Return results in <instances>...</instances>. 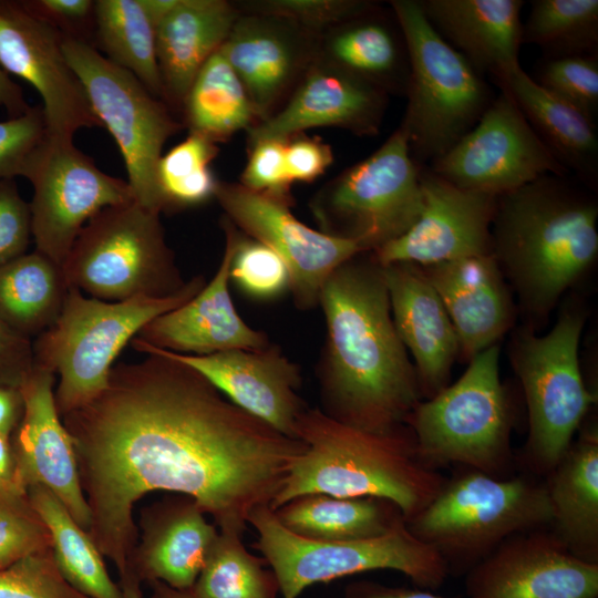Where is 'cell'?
I'll use <instances>...</instances> for the list:
<instances>
[{
    "mask_svg": "<svg viewBox=\"0 0 598 598\" xmlns=\"http://www.w3.org/2000/svg\"><path fill=\"white\" fill-rule=\"evenodd\" d=\"M147 354L113 365L107 388L62 422L91 514L86 532L120 578L137 544L134 505L154 491L187 495L218 530L244 536L271 505L306 445L233 403L193 368Z\"/></svg>",
    "mask_w": 598,
    "mask_h": 598,
    "instance_id": "obj_1",
    "label": "cell"
},
{
    "mask_svg": "<svg viewBox=\"0 0 598 598\" xmlns=\"http://www.w3.org/2000/svg\"><path fill=\"white\" fill-rule=\"evenodd\" d=\"M319 305L327 328L318 369L320 410L369 432L406 425L423 399L373 254L361 252L339 266L324 282Z\"/></svg>",
    "mask_w": 598,
    "mask_h": 598,
    "instance_id": "obj_2",
    "label": "cell"
},
{
    "mask_svg": "<svg viewBox=\"0 0 598 598\" xmlns=\"http://www.w3.org/2000/svg\"><path fill=\"white\" fill-rule=\"evenodd\" d=\"M598 206L565 176L544 175L497 197L492 255L518 296L522 311L539 324L598 256Z\"/></svg>",
    "mask_w": 598,
    "mask_h": 598,
    "instance_id": "obj_3",
    "label": "cell"
},
{
    "mask_svg": "<svg viewBox=\"0 0 598 598\" xmlns=\"http://www.w3.org/2000/svg\"><path fill=\"white\" fill-rule=\"evenodd\" d=\"M296 437L306 450L292 464L272 511L307 494L379 497L394 503L408 522L432 502L446 478L419 460L408 425L369 432L308 406L297 420Z\"/></svg>",
    "mask_w": 598,
    "mask_h": 598,
    "instance_id": "obj_4",
    "label": "cell"
},
{
    "mask_svg": "<svg viewBox=\"0 0 598 598\" xmlns=\"http://www.w3.org/2000/svg\"><path fill=\"white\" fill-rule=\"evenodd\" d=\"M405 523L439 553L448 575H465L506 539L548 528L551 508L544 482L530 475L498 477L462 468Z\"/></svg>",
    "mask_w": 598,
    "mask_h": 598,
    "instance_id": "obj_5",
    "label": "cell"
},
{
    "mask_svg": "<svg viewBox=\"0 0 598 598\" xmlns=\"http://www.w3.org/2000/svg\"><path fill=\"white\" fill-rule=\"evenodd\" d=\"M206 283L195 276L167 298L135 297L104 301L70 287L55 323L32 340L34 363L55 375L61 419L101 394L122 349L154 318L194 297Z\"/></svg>",
    "mask_w": 598,
    "mask_h": 598,
    "instance_id": "obj_6",
    "label": "cell"
},
{
    "mask_svg": "<svg viewBox=\"0 0 598 598\" xmlns=\"http://www.w3.org/2000/svg\"><path fill=\"white\" fill-rule=\"evenodd\" d=\"M419 460L439 471L446 466L509 476L514 464L511 434L514 411L499 377V346L470 360L465 372L405 420Z\"/></svg>",
    "mask_w": 598,
    "mask_h": 598,
    "instance_id": "obj_7",
    "label": "cell"
},
{
    "mask_svg": "<svg viewBox=\"0 0 598 598\" xmlns=\"http://www.w3.org/2000/svg\"><path fill=\"white\" fill-rule=\"evenodd\" d=\"M409 52L408 105L401 126L420 165L454 146L494 96L482 74L431 25L419 0H393Z\"/></svg>",
    "mask_w": 598,
    "mask_h": 598,
    "instance_id": "obj_8",
    "label": "cell"
},
{
    "mask_svg": "<svg viewBox=\"0 0 598 598\" xmlns=\"http://www.w3.org/2000/svg\"><path fill=\"white\" fill-rule=\"evenodd\" d=\"M585 311L564 307L549 332L537 336L519 328L511 343V363L522 384L528 435L519 462L535 476L545 477L564 456L596 394L581 374L578 347Z\"/></svg>",
    "mask_w": 598,
    "mask_h": 598,
    "instance_id": "obj_9",
    "label": "cell"
},
{
    "mask_svg": "<svg viewBox=\"0 0 598 598\" xmlns=\"http://www.w3.org/2000/svg\"><path fill=\"white\" fill-rule=\"evenodd\" d=\"M247 522L257 532L254 547L276 575L282 598H298L313 584L371 570L399 571L417 588L429 590L442 587L448 576L439 553L416 538L405 519L381 536L339 542L313 540L291 533L269 505L252 509Z\"/></svg>",
    "mask_w": 598,
    "mask_h": 598,
    "instance_id": "obj_10",
    "label": "cell"
},
{
    "mask_svg": "<svg viewBox=\"0 0 598 598\" xmlns=\"http://www.w3.org/2000/svg\"><path fill=\"white\" fill-rule=\"evenodd\" d=\"M62 268L69 287L104 301L167 298L187 282L167 246L159 214L135 200L94 215Z\"/></svg>",
    "mask_w": 598,
    "mask_h": 598,
    "instance_id": "obj_11",
    "label": "cell"
},
{
    "mask_svg": "<svg viewBox=\"0 0 598 598\" xmlns=\"http://www.w3.org/2000/svg\"><path fill=\"white\" fill-rule=\"evenodd\" d=\"M421 166L400 125L363 161L350 166L311 199L319 230L373 252L404 235L419 218Z\"/></svg>",
    "mask_w": 598,
    "mask_h": 598,
    "instance_id": "obj_12",
    "label": "cell"
},
{
    "mask_svg": "<svg viewBox=\"0 0 598 598\" xmlns=\"http://www.w3.org/2000/svg\"><path fill=\"white\" fill-rule=\"evenodd\" d=\"M62 48L86 92L93 113L118 146L134 200L161 214L157 164L165 142L181 125L164 101L92 44L63 35Z\"/></svg>",
    "mask_w": 598,
    "mask_h": 598,
    "instance_id": "obj_13",
    "label": "cell"
},
{
    "mask_svg": "<svg viewBox=\"0 0 598 598\" xmlns=\"http://www.w3.org/2000/svg\"><path fill=\"white\" fill-rule=\"evenodd\" d=\"M24 177L35 250L62 265L86 223L102 209L134 200L127 182L102 172L73 140L48 135Z\"/></svg>",
    "mask_w": 598,
    "mask_h": 598,
    "instance_id": "obj_14",
    "label": "cell"
},
{
    "mask_svg": "<svg viewBox=\"0 0 598 598\" xmlns=\"http://www.w3.org/2000/svg\"><path fill=\"white\" fill-rule=\"evenodd\" d=\"M431 164L447 182L495 197L544 175L568 173L503 89L473 128Z\"/></svg>",
    "mask_w": 598,
    "mask_h": 598,
    "instance_id": "obj_15",
    "label": "cell"
},
{
    "mask_svg": "<svg viewBox=\"0 0 598 598\" xmlns=\"http://www.w3.org/2000/svg\"><path fill=\"white\" fill-rule=\"evenodd\" d=\"M215 198L233 225L281 257L289 269V290L299 309L319 305L330 275L347 260L365 252L352 240L308 227L291 213L289 203L241 184L218 182Z\"/></svg>",
    "mask_w": 598,
    "mask_h": 598,
    "instance_id": "obj_16",
    "label": "cell"
},
{
    "mask_svg": "<svg viewBox=\"0 0 598 598\" xmlns=\"http://www.w3.org/2000/svg\"><path fill=\"white\" fill-rule=\"evenodd\" d=\"M63 34L29 13L20 1H0V66L40 94L48 135L73 140L80 128L102 126L62 48Z\"/></svg>",
    "mask_w": 598,
    "mask_h": 598,
    "instance_id": "obj_17",
    "label": "cell"
},
{
    "mask_svg": "<svg viewBox=\"0 0 598 598\" xmlns=\"http://www.w3.org/2000/svg\"><path fill=\"white\" fill-rule=\"evenodd\" d=\"M465 575L466 598L598 597V564L574 556L549 528L506 539Z\"/></svg>",
    "mask_w": 598,
    "mask_h": 598,
    "instance_id": "obj_18",
    "label": "cell"
},
{
    "mask_svg": "<svg viewBox=\"0 0 598 598\" xmlns=\"http://www.w3.org/2000/svg\"><path fill=\"white\" fill-rule=\"evenodd\" d=\"M422 210L398 239L373 251L385 266L410 262L421 267L492 254L491 227L497 197L458 187L430 168L420 169Z\"/></svg>",
    "mask_w": 598,
    "mask_h": 598,
    "instance_id": "obj_19",
    "label": "cell"
},
{
    "mask_svg": "<svg viewBox=\"0 0 598 598\" xmlns=\"http://www.w3.org/2000/svg\"><path fill=\"white\" fill-rule=\"evenodd\" d=\"M55 374L34 363L19 390L22 417L10 435L13 478L28 491L43 486L53 493L85 532L91 514L81 487L72 437L54 399Z\"/></svg>",
    "mask_w": 598,
    "mask_h": 598,
    "instance_id": "obj_20",
    "label": "cell"
},
{
    "mask_svg": "<svg viewBox=\"0 0 598 598\" xmlns=\"http://www.w3.org/2000/svg\"><path fill=\"white\" fill-rule=\"evenodd\" d=\"M161 351L196 370L239 408L298 440L297 420L308 408L299 395L302 377L300 368L277 347L269 343L207 355Z\"/></svg>",
    "mask_w": 598,
    "mask_h": 598,
    "instance_id": "obj_21",
    "label": "cell"
},
{
    "mask_svg": "<svg viewBox=\"0 0 598 598\" xmlns=\"http://www.w3.org/2000/svg\"><path fill=\"white\" fill-rule=\"evenodd\" d=\"M386 103L383 90L322 59L310 65L280 111L249 128V141H285L321 126L373 135L380 128Z\"/></svg>",
    "mask_w": 598,
    "mask_h": 598,
    "instance_id": "obj_22",
    "label": "cell"
},
{
    "mask_svg": "<svg viewBox=\"0 0 598 598\" xmlns=\"http://www.w3.org/2000/svg\"><path fill=\"white\" fill-rule=\"evenodd\" d=\"M396 332L414 360L422 399L450 384L460 354L444 305L422 268L410 262L381 266Z\"/></svg>",
    "mask_w": 598,
    "mask_h": 598,
    "instance_id": "obj_23",
    "label": "cell"
},
{
    "mask_svg": "<svg viewBox=\"0 0 598 598\" xmlns=\"http://www.w3.org/2000/svg\"><path fill=\"white\" fill-rule=\"evenodd\" d=\"M421 268L451 319L463 360L497 344L513 326L512 293L492 254Z\"/></svg>",
    "mask_w": 598,
    "mask_h": 598,
    "instance_id": "obj_24",
    "label": "cell"
},
{
    "mask_svg": "<svg viewBox=\"0 0 598 598\" xmlns=\"http://www.w3.org/2000/svg\"><path fill=\"white\" fill-rule=\"evenodd\" d=\"M225 240L223 259L212 280L183 305L151 320L135 340L192 355L269 344L265 332L249 327L234 306L228 288L233 247L227 236Z\"/></svg>",
    "mask_w": 598,
    "mask_h": 598,
    "instance_id": "obj_25",
    "label": "cell"
},
{
    "mask_svg": "<svg viewBox=\"0 0 598 598\" xmlns=\"http://www.w3.org/2000/svg\"><path fill=\"white\" fill-rule=\"evenodd\" d=\"M196 501L173 494L144 507L130 569L140 581L190 590L218 535Z\"/></svg>",
    "mask_w": 598,
    "mask_h": 598,
    "instance_id": "obj_26",
    "label": "cell"
},
{
    "mask_svg": "<svg viewBox=\"0 0 598 598\" xmlns=\"http://www.w3.org/2000/svg\"><path fill=\"white\" fill-rule=\"evenodd\" d=\"M307 31L272 16H239L219 51L244 84L260 121L308 61Z\"/></svg>",
    "mask_w": 598,
    "mask_h": 598,
    "instance_id": "obj_27",
    "label": "cell"
},
{
    "mask_svg": "<svg viewBox=\"0 0 598 598\" xmlns=\"http://www.w3.org/2000/svg\"><path fill=\"white\" fill-rule=\"evenodd\" d=\"M437 33L494 79L519 65L522 0H419Z\"/></svg>",
    "mask_w": 598,
    "mask_h": 598,
    "instance_id": "obj_28",
    "label": "cell"
},
{
    "mask_svg": "<svg viewBox=\"0 0 598 598\" xmlns=\"http://www.w3.org/2000/svg\"><path fill=\"white\" fill-rule=\"evenodd\" d=\"M549 530L577 558L598 564V427L584 423L577 439L543 481Z\"/></svg>",
    "mask_w": 598,
    "mask_h": 598,
    "instance_id": "obj_29",
    "label": "cell"
},
{
    "mask_svg": "<svg viewBox=\"0 0 598 598\" xmlns=\"http://www.w3.org/2000/svg\"><path fill=\"white\" fill-rule=\"evenodd\" d=\"M239 16L224 0H177L155 30L164 100L183 104L198 71L220 49Z\"/></svg>",
    "mask_w": 598,
    "mask_h": 598,
    "instance_id": "obj_30",
    "label": "cell"
},
{
    "mask_svg": "<svg viewBox=\"0 0 598 598\" xmlns=\"http://www.w3.org/2000/svg\"><path fill=\"white\" fill-rule=\"evenodd\" d=\"M509 93L537 136L567 172L594 185L598 176L595 120L538 85L519 65L495 79Z\"/></svg>",
    "mask_w": 598,
    "mask_h": 598,
    "instance_id": "obj_31",
    "label": "cell"
},
{
    "mask_svg": "<svg viewBox=\"0 0 598 598\" xmlns=\"http://www.w3.org/2000/svg\"><path fill=\"white\" fill-rule=\"evenodd\" d=\"M391 22L373 9L336 25L326 40L324 60L386 94H405L408 47L398 21Z\"/></svg>",
    "mask_w": 598,
    "mask_h": 598,
    "instance_id": "obj_32",
    "label": "cell"
},
{
    "mask_svg": "<svg viewBox=\"0 0 598 598\" xmlns=\"http://www.w3.org/2000/svg\"><path fill=\"white\" fill-rule=\"evenodd\" d=\"M291 533L323 542L364 539L388 533L404 519L400 508L379 497H334L307 494L274 511Z\"/></svg>",
    "mask_w": 598,
    "mask_h": 598,
    "instance_id": "obj_33",
    "label": "cell"
},
{
    "mask_svg": "<svg viewBox=\"0 0 598 598\" xmlns=\"http://www.w3.org/2000/svg\"><path fill=\"white\" fill-rule=\"evenodd\" d=\"M69 289L62 265L25 252L0 266V319L34 340L55 323Z\"/></svg>",
    "mask_w": 598,
    "mask_h": 598,
    "instance_id": "obj_34",
    "label": "cell"
},
{
    "mask_svg": "<svg viewBox=\"0 0 598 598\" xmlns=\"http://www.w3.org/2000/svg\"><path fill=\"white\" fill-rule=\"evenodd\" d=\"M28 495L49 530L54 561L66 582L87 598H123L103 555L60 499L43 486L28 488Z\"/></svg>",
    "mask_w": 598,
    "mask_h": 598,
    "instance_id": "obj_35",
    "label": "cell"
},
{
    "mask_svg": "<svg viewBox=\"0 0 598 598\" xmlns=\"http://www.w3.org/2000/svg\"><path fill=\"white\" fill-rule=\"evenodd\" d=\"M93 47L132 73L155 97L164 100L156 31L141 0L94 1Z\"/></svg>",
    "mask_w": 598,
    "mask_h": 598,
    "instance_id": "obj_36",
    "label": "cell"
},
{
    "mask_svg": "<svg viewBox=\"0 0 598 598\" xmlns=\"http://www.w3.org/2000/svg\"><path fill=\"white\" fill-rule=\"evenodd\" d=\"M183 105L189 133L214 143L250 128L258 118L244 84L219 50L198 71Z\"/></svg>",
    "mask_w": 598,
    "mask_h": 598,
    "instance_id": "obj_37",
    "label": "cell"
},
{
    "mask_svg": "<svg viewBox=\"0 0 598 598\" xmlns=\"http://www.w3.org/2000/svg\"><path fill=\"white\" fill-rule=\"evenodd\" d=\"M243 537L218 530L190 589L195 598H277L279 585L268 563L244 545Z\"/></svg>",
    "mask_w": 598,
    "mask_h": 598,
    "instance_id": "obj_38",
    "label": "cell"
},
{
    "mask_svg": "<svg viewBox=\"0 0 598 598\" xmlns=\"http://www.w3.org/2000/svg\"><path fill=\"white\" fill-rule=\"evenodd\" d=\"M523 43L546 58L597 53L598 0H534L523 23Z\"/></svg>",
    "mask_w": 598,
    "mask_h": 598,
    "instance_id": "obj_39",
    "label": "cell"
},
{
    "mask_svg": "<svg viewBox=\"0 0 598 598\" xmlns=\"http://www.w3.org/2000/svg\"><path fill=\"white\" fill-rule=\"evenodd\" d=\"M217 154L216 143L189 133L161 156L156 178L162 212L195 207L215 197L219 181L210 163Z\"/></svg>",
    "mask_w": 598,
    "mask_h": 598,
    "instance_id": "obj_40",
    "label": "cell"
},
{
    "mask_svg": "<svg viewBox=\"0 0 598 598\" xmlns=\"http://www.w3.org/2000/svg\"><path fill=\"white\" fill-rule=\"evenodd\" d=\"M221 226L233 247L229 280L245 296L272 300L290 289L289 269L278 254L244 234L227 218Z\"/></svg>",
    "mask_w": 598,
    "mask_h": 598,
    "instance_id": "obj_41",
    "label": "cell"
},
{
    "mask_svg": "<svg viewBox=\"0 0 598 598\" xmlns=\"http://www.w3.org/2000/svg\"><path fill=\"white\" fill-rule=\"evenodd\" d=\"M50 547L49 530L28 491L18 485L0 487V570Z\"/></svg>",
    "mask_w": 598,
    "mask_h": 598,
    "instance_id": "obj_42",
    "label": "cell"
},
{
    "mask_svg": "<svg viewBox=\"0 0 598 598\" xmlns=\"http://www.w3.org/2000/svg\"><path fill=\"white\" fill-rule=\"evenodd\" d=\"M533 80L553 95L596 120L598 113L597 53L545 58L537 66L536 76Z\"/></svg>",
    "mask_w": 598,
    "mask_h": 598,
    "instance_id": "obj_43",
    "label": "cell"
},
{
    "mask_svg": "<svg viewBox=\"0 0 598 598\" xmlns=\"http://www.w3.org/2000/svg\"><path fill=\"white\" fill-rule=\"evenodd\" d=\"M0 598H87L59 571L51 547L0 570Z\"/></svg>",
    "mask_w": 598,
    "mask_h": 598,
    "instance_id": "obj_44",
    "label": "cell"
},
{
    "mask_svg": "<svg viewBox=\"0 0 598 598\" xmlns=\"http://www.w3.org/2000/svg\"><path fill=\"white\" fill-rule=\"evenodd\" d=\"M249 6L252 13L287 20L307 32L330 30L377 8L364 0H269Z\"/></svg>",
    "mask_w": 598,
    "mask_h": 598,
    "instance_id": "obj_45",
    "label": "cell"
},
{
    "mask_svg": "<svg viewBox=\"0 0 598 598\" xmlns=\"http://www.w3.org/2000/svg\"><path fill=\"white\" fill-rule=\"evenodd\" d=\"M48 137L42 105L0 122V179L23 176Z\"/></svg>",
    "mask_w": 598,
    "mask_h": 598,
    "instance_id": "obj_46",
    "label": "cell"
},
{
    "mask_svg": "<svg viewBox=\"0 0 598 598\" xmlns=\"http://www.w3.org/2000/svg\"><path fill=\"white\" fill-rule=\"evenodd\" d=\"M285 141L266 140L250 143V154L239 184L290 204L292 183L286 169Z\"/></svg>",
    "mask_w": 598,
    "mask_h": 598,
    "instance_id": "obj_47",
    "label": "cell"
},
{
    "mask_svg": "<svg viewBox=\"0 0 598 598\" xmlns=\"http://www.w3.org/2000/svg\"><path fill=\"white\" fill-rule=\"evenodd\" d=\"M31 236L29 204L13 179H0V266L25 254Z\"/></svg>",
    "mask_w": 598,
    "mask_h": 598,
    "instance_id": "obj_48",
    "label": "cell"
},
{
    "mask_svg": "<svg viewBox=\"0 0 598 598\" xmlns=\"http://www.w3.org/2000/svg\"><path fill=\"white\" fill-rule=\"evenodd\" d=\"M22 7L35 18L49 23L63 35L91 43L94 33V1L28 0Z\"/></svg>",
    "mask_w": 598,
    "mask_h": 598,
    "instance_id": "obj_49",
    "label": "cell"
},
{
    "mask_svg": "<svg viewBox=\"0 0 598 598\" xmlns=\"http://www.w3.org/2000/svg\"><path fill=\"white\" fill-rule=\"evenodd\" d=\"M333 162L329 145L301 134L285 141V163L291 183H310L321 176Z\"/></svg>",
    "mask_w": 598,
    "mask_h": 598,
    "instance_id": "obj_50",
    "label": "cell"
},
{
    "mask_svg": "<svg viewBox=\"0 0 598 598\" xmlns=\"http://www.w3.org/2000/svg\"><path fill=\"white\" fill-rule=\"evenodd\" d=\"M33 365L32 340L0 319V386L19 389Z\"/></svg>",
    "mask_w": 598,
    "mask_h": 598,
    "instance_id": "obj_51",
    "label": "cell"
},
{
    "mask_svg": "<svg viewBox=\"0 0 598 598\" xmlns=\"http://www.w3.org/2000/svg\"><path fill=\"white\" fill-rule=\"evenodd\" d=\"M343 598H446L422 588L388 586L372 580H357L344 588Z\"/></svg>",
    "mask_w": 598,
    "mask_h": 598,
    "instance_id": "obj_52",
    "label": "cell"
},
{
    "mask_svg": "<svg viewBox=\"0 0 598 598\" xmlns=\"http://www.w3.org/2000/svg\"><path fill=\"white\" fill-rule=\"evenodd\" d=\"M23 414V399L19 389L0 386V433L11 435Z\"/></svg>",
    "mask_w": 598,
    "mask_h": 598,
    "instance_id": "obj_53",
    "label": "cell"
},
{
    "mask_svg": "<svg viewBox=\"0 0 598 598\" xmlns=\"http://www.w3.org/2000/svg\"><path fill=\"white\" fill-rule=\"evenodd\" d=\"M0 106L6 109L10 117H18L31 107L25 102L22 89L9 78V74L1 66Z\"/></svg>",
    "mask_w": 598,
    "mask_h": 598,
    "instance_id": "obj_54",
    "label": "cell"
},
{
    "mask_svg": "<svg viewBox=\"0 0 598 598\" xmlns=\"http://www.w3.org/2000/svg\"><path fill=\"white\" fill-rule=\"evenodd\" d=\"M13 468L10 436L0 433V487L17 485L13 478Z\"/></svg>",
    "mask_w": 598,
    "mask_h": 598,
    "instance_id": "obj_55",
    "label": "cell"
},
{
    "mask_svg": "<svg viewBox=\"0 0 598 598\" xmlns=\"http://www.w3.org/2000/svg\"><path fill=\"white\" fill-rule=\"evenodd\" d=\"M177 0H141L147 16L155 27L165 18V16L175 7Z\"/></svg>",
    "mask_w": 598,
    "mask_h": 598,
    "instance_id": "obj_56",
    "label": "cell"
},
{
    "mask_svg": "<svg viewBox=\"0 0 598 598\" xmlns=\"http://www.w3.org/2000/svg\"><path fill=\"white\" fill-rule=\"evenodd\" d=\"M141 581L132 570H128L120 580L123 598H142Z\"/></svg>",
    "mask_w": 598,
    "mask_h": 598,
    "instance_id": "obj_57",
    "label": "cell"
},
{
    "mask_svg": "<svg viewBox=\"0 0 598 598\" xmlns=\"http://www.w3.org/2000/svg\"><path fill=\"white\" fill-rule=\"evenodd\" d=\"M152 588V598H195L190 590H176L161 581L148 582Z\"/></svg>",
    "mask_w": 598,
    "mask_h": 598,
    "instance_id": "obj_58",
    "label": "cell"
}]
</instances>
